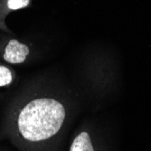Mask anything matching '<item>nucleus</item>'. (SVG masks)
<instances>
[{
  "mask_svg": "<svg viewBox=\"0 0 151 151\" xmlns=\"http://www.w3.org/2000/svg\"><path fill=\"white\" fill-rule=\"evenodd\" d=\"M70 94L43 86H30L8 104L0 129L19 151H60L75 114Z\"/></svg>",
  "mask_w": 151,
  "mask_h": 151,
  "instance_id": "obj_1",
  "label": "nucleus"
},
{
  "mask_svg": "<svg viewBox=\"0 0 151 151\" xmlns=\"http://www.w3.org/2000/svg\"><path fill=\"white\" fill-rule=\"evenodd\" d=\"M32 55V47L13 34L0 32V61L8 65H20Z\"/></svg>",
  "mask_w": 151,
  "mask_h": 151,
  "instance_id": "obj_2",
  "label": "nucleus"
},
{
  "mask_svg": "<svg viewBox=\"0 0 151 151\" xmlns=\"http://www.w3.org/2000/svg\"><path fill=\"white\" fill-rule=\"evenodd\" d=\"M68 151H97L92 133L87 126H79L74 131Z\"/></svg>",
  "mask_w": 151,
  "mask_h": 151,
  "instance_id": "obj_3",
  "label": "nucleus"
},
{
  "mask_svg": "<svg viewBox=\"0 0 151 151\" xmlns=\"http://www.w3.org/2000/svg\"><path fill=\"white\" fill-rule=\"evenodd\" d=\"M33 0H0V32L13 34L6 24V19L12 12L32 6Z\"/></svg>",
  "mask_w": 151,
  "mask_h": 151,
  "instance_id": "obj_4",
  "label": "nucleus"
},
{
  "mask_svg": "<svg viewBox=\"0 0 151 151\" xmlns=\"http://www.w3.org/2000/svg\"><path fill=\"white\" fill-rule=\"evenodd\" d=\"M17 78V73L13 68L0 61V88L9 87Z\"/></svg>",
  "mask_w": 151,
  "mask_h": 151,
  "instance_id": "obj_5",
  "label": "nucleus"
},
{
  "mask_svg": "<svg viewBox=\"0 0 151 151\" xmlns=\"http://www.w3.org/2000/svg\"><path fill=\"white\" fill-rule=\"evenodd\" d=\"M0 151H5V150H1V149H0Z\"/></svg>",
  "mask_w": 151,
  "mask_h": 151,
  "instance_id": "obj_6",
  "label": "nucleus"
}]
</instances>
